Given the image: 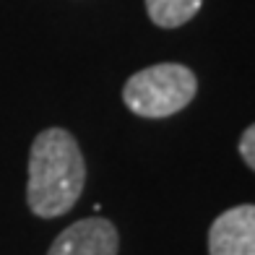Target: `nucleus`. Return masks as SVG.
I'll list each match as a JSON object with an SVG mask.
<instances>
[{
    "label": "nucleus",
    "instance_id": "obj_6",
    "mask_svg": "<svg viewBox=\"0 0 255 255\" xmlns=\"http://www.w3.org/2000/svg\"><path fill=\"white\" fill-rule=\"evenodd\" d=\"M240 154H242V159H245V164L250 169H255V123L240 138Z\"/></svg>",
    "mask_w": 255,
    "mask_h": 255
},
{
    "label": "nucleus",
    "instance_id": "obj_5",
    "mask_svg": "<svg viewBox=\"0 0 255 255\" xmlns=\"http://www.w3.org/2000/svg\"><path fill=\"white\" fill-rule=\"evenodd\" d=\"M203 0H146L151 21L161 29H177L198 13Z\"/></svg>",
    "mask_w": 255,
    "mask_h": 255
},
{
    "label": "nucleus",
    "instance_id": "obj_3",
    "mask_svg": "<svg viewBox=\"0 0 255 255\" xmlns=\"http://www.w3.org/2000/svg\"><path fill=\"white\" fill-rule=\"evenodd\" d=\"M118 227L102 216L81 219L55 237L47 255H118Z\"/></svg>",
    "mask_w": 255,
    "mask_h": 255
},
{
    "label": "nucleus",
    "instance_id": "obj_4",
    "mask_svg": "<svg viewBox=\"0 0 255 255\" xmlns=\"http://www.w3.org/2000/svg\"><path fill=\"white\" fill-rule=\"evenodd\" d=\"M208 255H255V206L242 203L216 216L208 229Z\"/></svg>",
    "mask_w": 255,
    "mask_h": 255
},
{
    "label": "nucleus",
    "instance_id": "obj_2",
    "mask_svg": "<svg viewBox=\"0 0 255 255\" xmlns=\"http://www.w3.org/2000/svg\"><path fill=\"white\" fill-rule=\"evenodd\" d=\"M198 91L193 71L180 63H159L133 73L123 89V102L138 118H169L185 110Z\"/></svg>",
    "mask_w": 255,
    "mask_h": 255
},
{
    "label": "nucleus",
    "instance_id": "obj_1",
    "mask_svg": "<svg viewBox=\"0 0 255 255\" xmlns=\"http://www.w3.org/2000/svg\"><path fill=\"white\" fill-rule=\"evenodd\" d=\"M86 185V161L78 141L63 128H47L29 151V208L42 219L68 214Z\"/></svg>",
    "mask_w": 255,
    "mask_h": 255
}]
</instances>
